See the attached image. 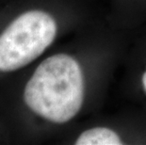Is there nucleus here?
<instances>
[{
	"label": "nucleus",
	"mask_w": 146,
	"mask_h": 145,
	"mask_svg": "<svg viewBox=\"0 0 146 145\" xmlns=\"http://www.w3.org/2000/svg\"><path fill=\"white\" fill-rule=\"evenodd\" d=\"M76 145H120L123 144L114 131L107 127H95L89 129L79 136Z\"/></svg>",
	"instance_id": "nucleus-3"
},
{
	"label": "nucleus",
	"mask_w": 146,
	"mask_h": 145,
	"mask_svg": "<svg viewBox=\"0 0 146 145\" xmlns=\"http://www.w3.org/2000/svg\"><path fill=\"white\" fill-rule=\"evenodd\" d=\"M142 85H143L144 91L146 92V72L143 73V76H142Z\"/></svg>",
	"instance_id": "nucleus-4"
},
{
	"label": "nucleus",
	"mask_w": 146,
	"mask_h": 145,
	"mask_svg": "<svg viewBox=\"0 0 146 145\" xmlns=\"http://www.w3.org/2000/svg\"><path fill=\"white\" fill-rule=\"evenodd\" d=\"M84 99L83 73L78 62L66 54L46 58L37 67L24 91L30 109L56 123L73 119Z\"/></svg>",
	"instance_id": "nucleus-1"
},
{
	"label": "nucleus",
	"mask_w": 146,
	"mask_h": 145,
	"mask_svg": "<svg viewBox=\"0 0 146 145\" xmlns=\"http://www.w3.org/2000/svg\"><path fill=\"white\" fill-rule=\"evenodd\" d=\"M57 35V23L47 12L21 14L0 35V71L11 72L29 64L44 52Z\"/></svg>",
	"instance_id": "nucleus-2"
}]
</instances>
